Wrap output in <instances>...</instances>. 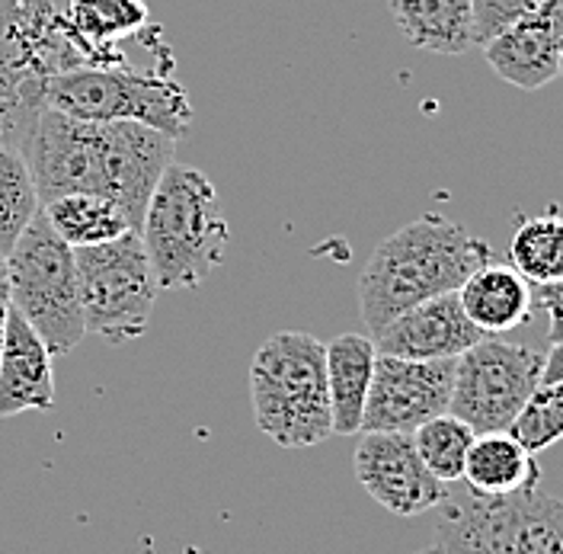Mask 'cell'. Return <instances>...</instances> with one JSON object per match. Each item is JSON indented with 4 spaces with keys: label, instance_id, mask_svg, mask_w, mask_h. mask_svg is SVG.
<instances>
[{
    "label": "cell",
    "instance_id": "cell-17",
    "mask_svg": "<svg viewBox=\"0 0 563 554\" xmlns=\"http://www.w3.org/2000/svg\"><path fill=\"white\" fill-rule=\"evenodd\" d=\"M375 340L365 334H343L327 344V391L333 433L355 436L362 433V416L368 404V391L375 379Z\"/></svg>",
    "mask_w": 563,
    "mask_h": 554
},
{
    "label": "cell",
    "instance_id": "cell-2",
    "mask_svg": "<svg viewBox=\"0 0 563 554\" xmlns=\"http://www.w3.org/2000/svg\"><path fill=\"white\" fill-rule=\"evenodd\" d=\"M493 263V247L445 215H420L375 247L358 276V314L368 334L429 298L457 292Z\"/></svg>",
    "mask_w": 563,
    "mask_h": 554
},
{
    "label": "cell",
    "instance_id": "cell-14",
    "mask_svg": "<svg viewBox=\"0 0 563 554\" xmlns=\"http://www.w3.org/2000/svg\"><path fill=\"white\" fill-rule=\"evenodd\" d=\"M372 340L378 356L432 362V359H457L461 352L477 347L487 337L467 321L457 292H449L394 317Z\"/></svg>",
    "mask_w": 563,
    "mask_h": 554
},
{
    "label": "cell",
    "instance_id": "cell-27",
    "mask_svg": "<svg viewBox=\"0 0 563 554\" xmlns=\"http://www.w3.org/2000/svg\"><path fill=\"white\" fill-rule=\"evenodd\" d=\"M534 312L548 314V340L558 344L563 337V279L551 285H531Z\"/></svg>",
    "mask_w": 563,
    "mask_h": 554
},
{
    "label": "cell",
    "instance_id": "cell-4",
    "mask_svg": "<svg viewBox=\"0 0 563 554\" xmlns=\"http://www.w3.org/2000/svg\"><path fill=\"white\" fill-rule=\"evenodd\" d=\"M256 426L282 449H311L333 436L327 344L305 330H279L250 362Z\"/></svg>",
    "mask_w": 563,
    "mask_h": 554
},
{
    "label": "cell",
    "instance_id": "cell-20",
    "mask_svg": "<svg viewBox=\"0 0 563 554\" xmlns=\"http://www.w3.org/2000/svg\"><path fill=\"white\" fill-rule=\"evenodd\" d=\"M541 468L534 455L509 433H477L464 461L461 485L477 497H506L538 487Z\"/></svg>",
    "mask_w": 563,
    "mask_h": 554
},
{
    "label": "cell",
    "instance_id": "cell-28",
    "mask_svg": "<svg viewBox=\"0 0 563 554\" xmlns=\"http://www.w3.org/2000/svg\"><path fill=\"white\" fill-rule=\"evenodd\" d=\"M554 381H563V337L551 344V352L544 356V369H541V384H554Z\"/></svg>",
    "mask_w": 563,
    "mask_h": 554
},
{
    "label": "cell",
    "instance_id": "cell-21",
    "mask_svg": "<svg viewBox=\"0 0 563 554\" xmlns=\"http://www.w3.org/2000/svg\"><path fill=\"white\" fill-rule=\"evenodd\" d=\"M42 215L48 218L52 231L74 250L109 243L132 231L122 208L106 196H97V193L58 196L48 206H42Z\"/></svg>",
    "mask_w": 563,
    "mask_h": 554
},
{
    "label": "cell",
    "instance_id": "cell-22",
    "mask_svg": "<svg viewBox=\"0 0 563 554\" xmlns=\"http://www.w3.org/2000/svg\"><path fill=\"white\" fill-rule=\"evenodd\" d=\"M509 267L531 282L551 285L563 279V215H531L522 218L509 241Z\"/></svg>",
    "mask_w": 563,
    "mask_h": 554
},
{
    "label": "cell",
    "instance_id": "cell-13",
    "mask_svg": "<svg viewBox=\"0 0 563 554\" xmlns=\"http://www.w3.org/2000/svg\"><path fill=\"white\" fill-rule=\"evenodd\" d=\"M563 0H548L531 17L512 23L484 45L493 74L519 90H541L561 77Z\"/></svg>",
    "mask_w": 563,
    "mask_h": 554
},
{
    "label": "cell",
    "instance_id": "cell-3",
    "mask_svg": "<svg viewBox=\"0 0 563 554\" xmlns=\"http://www.w3.org/2000/svg\"><path fill=\"white\" fill-rule=\"evenodd\" d=\"M139 235L157 289H196L221 267L231 243L214 183L176 161L154 186Z\"/></svg>",
    "mask_w": 563,
    "mask_h": 554
},
{
    "label": "cell",
    "instance_id": "cell-31",
    "mask_svg": "<svg viewBox=\"0 0 563 554\" xmlns=\"http://www.w3.org/2000/svg\"><path fill=\"white\" fill-rule=\"evenodd\" d=\"M417 554H442V548H439V545H432V548H422V552Z\"/></svg>",
    "mask_w": 563,
    "mask_h": 554
},
{
    "label": "cell",
    "instance_id": "cell-26",
    "mask_svg": "<svg viewBox=\"0 0 563 554\" xmlns=\"http://www.w3.org/2000/svg\"><path fill=\"white\" fill-rule=\"evenodd\" d=\"M548 0H471L474 10V45H487L493 35L531 17Z\"/></svg>",
    "mask_w": 563,
    "mask_h": 554
},
{
    "label": "cell",
    "instance_id": "cell-16",
    "mask_svg": "<svg viewBox=\"0 0 563 554\" xmlns=\"http://www.w3.org/2000/svg\"><path fill=\"white\" fill-rule=\"evenodd\" d=\"M62 13L74 48L90 68L129 65L119 42L139 35L151 17L144 0H68Z\"/></svg>",
    "mask_w": 563,
    "mask_h": 554
},
{
    "label": "cell",
    "instance_id": "cell-8",
    "mask_svg": "<svg viewBox=\"0 0 563 554\" xmlns=\"http://www.w3.org/2000/svg\"><path fill=\"white\" fill-rule=\"evenodd\" d=\"M74 260L87 334L109 347L144 337L161 289L141 235L129 231L109 243L80 247L74 250Z\"/></svg>",
    "mask_w": 563,
    "mask_h": 554
},
{
    "label": "cell",
    "instance_id": "cell-6",
    "mask_svg": "<svg viewBox=\"0 0 563 554\" xmlns=\"http://www.w3.org/2000/svg\"><path fill=\"white\" fill-rule=\"evenodd\" d=\"M7 295L52 356H68L87 337L74 247L38 211L7 253Z\"/></svg>",
    "mask_w": 563,
    "mask_h": 554
},
{
    "label": "cell",
    "instance_id": "cell-24",
    "mask_svg": "<svg viewBox=\"0 0 563 554\" xmlns=\"http://www.w3.org/2000/svg\"><path fill=\"white\" fill-rule=\"evenodd\" d=\"M474 439L477 433L455 414L435 416L413 433V446L420 452L422 465L442 485H457L464 478V461Z\"/></svg>",
    "mask_w": 563,
    "mask_h": 554
},
{
    "label": "cell",
    "instance_id": "cell-11",
    "mask_svg": "<svg viewBox=\"0 0 563 554\" xmlns=\"http://www.w3.org/2000/svg\"><path fill=\"white\" fill-rule=\"evenodd\" d=\"M455 359H375V379L362 416V433H417L422 423L449 414Z\"/></svg>",
    "mask_w": 563,
    "mask_h": 554
},
{
    "label": "cell",
    "instance_id": "cell-7",
    "mask_svg": "<svg viewBox=\"0 0 563 554\" xmlns=\"http://www.w3.org/2000/svg\"><path fill=\"white\" fill-rule=\"evenodd\" d=\"M435 535L442 554H563V500L541 485L506 497L449 490Z\"/></svg>",
    "mask_w": 563,
    "mask_h": 554
},
{
    "label": "cell",
    "instance_id": "cell-15",
    "mask_svg": "<svg viewBox=\"0 0 563 554\" xmlns=\"http://www.w3.org/2000/svg\"><path fill=\"white\" fill-rule=\"evenodd\" d=\"M55 408L52 352L20 314L7 312L0 340V416Z\"/></svg>",
    "mask_w": 563,
    "mask_h": 554
},
{
    "label": "cell",
    "instance_id": "cell-1",
    "mask_svg": "<svg viewBox=\"0 0 563 554\" xmlns=\"http://www.w3.org/2000/svg\"><path fill=\"white\" fill-rule=\"evenodd\" d=\"M38 203L70 193L112 199L139 235L154 186L174 164L176 139L135 122H84L42 109L23 141Z\"/></svg>",
    "mask_w": 563,
    "mask_h": 554
},
{
    "label": "cell",
    "instance_id": "cell-9",
    "mask_svg": "<svg viewBox=\"0 0 563 554\" xmlns=\"http://www.w3.org/2000/svg\"><path fill=\"white\" fill-rule=\"evenodd\" d=\"M544 352L526 344L481 340L455 359V391L449 414L474 433H509L512 420L541 384Z\"/></svg>",
    "mask_w": 563,
    "mask_h": 554
},
{
    "label": "cell",
    "instance_id": "cell-25",
    "mask_svg": "<svg viewBox=\"0 0 563 554\" xmlns=\"http://www.w3.org/2000/svg\"><path fill=\"white\" fill-rule=\"evenodd\" d=\"M509 436L519 439L531 455L563 439V381L538 384L526 408L509 426Z\"/></svg>",
    "mask_w": 563,
    "mask_h": 554
},
{
    "label": "cell",
    "instance_id": "cell-30",
    "mask_svg": "<svg viewBox=\"0 0 563 554\" xmlns=\"http://www.w3.org/2000/svg\"><path fill=\"white\" fill-rule=\"evenodd\" d=\"M0 295H7V257L0 253ZM10 298V295H7Z\"/></svg>",
    "mask_w": 563,
    "mask_h": 554
},
{
    "label": "cell",
    "instance_id": "cell-12",
    "mask_svg": "<svg viewBox=\"0 0 563 554\" xmlns=\"http://www.w3.org/2000/svg\"><path fill=\"white\" fill-rule=\"evenodd\" d=\"M352 465L358 485L394 517H420L449 500V485L429 475L413 433H362Z\"/></svg>",
    "mask_w": 563,
    "mask_h": 554
},
{
    "label": "cell",
    "instance_id": "cell-5",
    "mask_svg": "<svg viewBox=\"0 0 563 554\" xmlns=\"http://www.w3.org/2000/svg\"><path fill=\"white\" fill-rule=\"evenodd\" d=\"M45 106L84 122H135L176 141L192 126V104L176 80L174 55L144 74L129 65L55 74L45 80Z\"/></svg>",
    "mask_w": 563,
    "mask_h": 554
},
{
    "label": "cell",
    "instance_id": "cell-10",
    "mask_svg": "<svg viewBox=\"0 0 563 554\" xmlns=\"http://www.w3.org/2000/svg\"><path fill=\"white\" fill-rule=\"evenodd\" d=\"M55 0H0V97L45 106V80L84 68Z\"/></svg>",
    "mask_w": 563,
    "mask_h": 554
},
{
    "label": "cell",
    "instance_id": "cell-29",
    "mask_svg": "<svg viewBox=\"0 0 563 554\" xmlns=\"http://www.w3.org/2000/svg\"><path fill=\"white\" fill-rule=\"evenodd\" d=\"M7 312H10V298L0 295V340H3V327H7Z\"/></svg>",
    "mask_w": 563,
    "mask_h": 554
},
{
    "label": "cell",
    "instance_id": "cell-18",
    "mask_svg": "<svg viewBox=\"0 0 563 554\" xmlns=\"http://www.w3.org/2000/svg\"><path fill=\"white\" fill-rule=\"evenodd\" d=\"M461 308L467 321L484 334H506L519 324H526L534 312L531 298V282L512 267H496L487 263L477 273H471L467 282L457 289Z\"/></svg>",
    "mask_w": 563,
    "mask_h": 554
},
{
    "label": "cell",
    "instance_id": "cell-19",
    "mask_svg": "<svg viewBox=\"0 0 563 554\" xmlns=\"http://www.w3.org/2000/svg\"><path fill=\"white\" fill-rule=\"evenodd\" d=\"M387 10L413 48L464 55L474 45L471 0H387Z\"/></svg>",
    "mask_w": 563,
    "mask_h": 554
},
{
    "label": "cell",
    "instance_id": "cell-32",
    "mask_svg": "<svg viewBox=\"0 0 563 554\" xmlns=\"http://www.w3.org/2000/svg\"><path fill=\"white\" fill-rule=\"evenodd\" d=\"M561 77H563V52H561Z\"/></svg>",
    "mask_w": 563,
    "mask_h": 554
},
{
    "label": "cell",
    "instance_id": "cell-23",
    "mask_svg": "<svg viewBox=\"0 0 563 554\" xmlns=\"http://www.w3.org/2000/svg\"><path fill=\"white\" fill-rule=\"evenodd\" d=\"M42 211L35 180L23 148L0 144V253L7 257L20 235L30 228L35 215Z\"/></svg>",
    "mask_w": 563,
    "mask_h": 554
}]
</instances>
